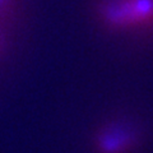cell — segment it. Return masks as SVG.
I'll use <instances>...</instances> for the list:
<instances>
[{
	"instance_id": "cell-1",
	"label": "cell",
	"mask_w": 153,
	"mask_h": 153,
	"mask_svg": "<svg viewBox=\"0 0 153 153\" xmlns=\"http://www.w3.org/2000/svg\"><path fill=\"white\" fill-rule=\"evenodd\" d=\"M97 14L112 30H131L153 25V0H101Z\"/></svg>"
},
{
	"instance_id": "cell-4",
	"label": "cell",
	"mask_w": 153,
	"mask_h": 153,
	"mask_svg": "<svg viewBox=\"0 0 153 153\" xmlns=\"http://www.w3.org/2000/svg\"><path fill=\"white\" fill-rule=\"evenodd\" d=\"M4 50H5V35H4L1 26H0V57L3 56Z\"/></svg>"
},
{
	"instance_id": "cell-2",
	"label": "cell",
	"mask_w": 153,
	"mask_h": 153,
	"mask_svg": "<svg viewBox=\"0 0 153 153\" xmlns=\"http://www.w3.org/2000/svg\"><path fill=\"white\" fill-rule=\"evenodd\" d=\"M93 142L97 153H130L139 142V133L130 123L112 120L98 129Z\"/></svg>"
},
{
	"instance_id": "cell-3",
	"label": "cell",
	"mask_w": 153,
	"mask_h": 153,
	"mask_svg": "<svg viewBox=\"0 0 153 153\" xmlns=\"http://www.w3.org/2000/svg\"><path fill=\"white\" fill-rule=\"evenodd\" d=\"M14 5L16 0H0V26L10 17L12 12L14 10Z\"/></svg>"
}]
</instances>
